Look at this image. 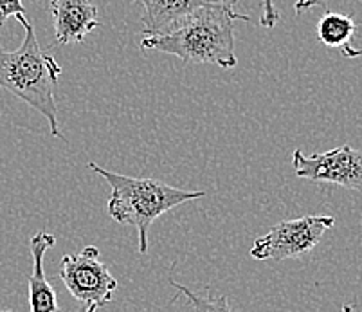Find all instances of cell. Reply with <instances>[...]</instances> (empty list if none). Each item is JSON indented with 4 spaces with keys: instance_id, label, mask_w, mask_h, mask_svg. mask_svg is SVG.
Instances as JSON below:
<instances>
[{
    "instance_id": "6da1fadb",
    "label": "cell",
    "mask_w": 362,
    "mask_h": 312,
    "mask_svg": "<svg viewBox=\"0 0 362 312\" xmlns=\"http://www.w3.org/2000/svg\"><path fill=\"white\" fill-rule=\"evenodd\" d=\"M238 21L249 22L251 18L231 8L206 6L163 35L144 36L141 49L166 52L186 64L233 69L238 64L235 54V24Z\"/></svg>"
},
{
    "instance_id": "7a4b0ae2",
    "label": "cell",
    "mask_w": 362,
    "mask_h": 312,
    "mask_svg": "<svg viewBox=\"0 0 362 312\" xmlns=\"http://www.w3.org/2000/svg\"><path fill=\"white\" fill-rule=\"evenodd\" d=\"M16 21L24 25L25 36L15 51H8L0 44V87L38 110L49 121L51 136L64 139L54 100L62 67L52 54L42 51L31 22L25 16H16Z\"/></svg>"
},
{
    "instance_id": "3957f363",
    "label": "cell",
    "mask_w": 362,
    "mask_h": 312,
    "mask_svg": "<svg viewBox=\"0 0 362 312\" xmlns=\"http://www.w3.org/2000/svg\"><path fill=\"white\" fill-rule=\"evenodd\" d=\"M88 168L100 173L110 185L112 193L108 199V215L119 224L137 228L141 255L148 253V233H150L151 224L160 215L171 212L184 202L206 197V192L173 188L163 180L137 179V177L108 172L96 163H88Z\"/></svg>"
},
{
    "instance_id": "277c9868",
    "label": "cell",
    "mask_w": 362,
    "mask_h": 312,
    "mask_svg": "<svg viewBox=\"0 0 362 312\" xmlns=\"http://www.w3.org/2000/svg\"><path fill=\"white\" fill-rule=\"evenodd\" d=\"M60 278L78 301L81 312H96L112 300L117 280L100 262V249L87 245L80 253L62 258Z\"/></svg>"
},
{
    "instance_id": "5b68a950",
    "label": "cell",
    "mask_w": 362,
    "mask_h": 312,
    "mask_svg": "<svg viewBox=\"0 0 362 312\" xmlns=\"http://www.w3.org/2000/svg\"><path fill=\"white\" fill-rule=\"evenodd\" d=\"M335 224L330 215H308L278 222L267 235L256 238L251 249L255 260L299 258L321 242L322 235Z\"/></svg>"
},
{
    "instance_id": "8992f818",
    "label": "cell",
    "mask_w": 362,
    "mask_h": 312,
    "mask_svg": "<svg viewBox=\"0 0 362 312\" xmlns=\"http://www.w3.org/2000/svg\"><path fill=\"white\" fill-rule=\"evenodd\" d=\"M292 163L299 179L362 190V150H354L348 144L312 156L298 149L292 156Z\"/></svg>"
},
{
    "instance_id": "52a82bcc",
    "label": "cell",
    "mask_w": 362,
    "mask_h": 312,
    "mask_svg": "<svg viewBox=\"0 0 362 312\" xmlns=\"http://www.w3.org/2000/svg\"><path fill=\"white\" fill-rule=\"evenodd\" d=\"M134 2L143 6L141 24H143L144 36L163 35L186 16L206 6H223L235 9L238 4V0H134Z\"/></svg>"
},
{
    "instance_id": "ba28073f",
    "label": "cell",
    "mask_w": 362,
    "mask_h": 312,
    "mask_svg": "<svg viewBox=\"0 0 362 312\" xmlns=\"http://www.w3.org/2000/svg\"><path fill=\"white\" fill-rule=\"evenodd\" d=\"M54 21L56 42L60 45L80 44L98 22V8L90 0H49Z\"/></svg>"
},
{
    "instance_id": "9c48e42d",
    "label": "cell",
    "mask_w": 362,
    "mask_h": 312,
    "mask_svg": "<svg viewBox=\"0 0 362 312\" xmlns=\"http://www.w3.org/2000/svg\"><path fill=\"white\" fill-rule=\"evenodd\" d=\"M56 244L54 235L40 231L29 242L33 255V272L29 277V305L31 312H60L56 292L44 272V256Z\"/></svg>"
},
{
    "instance_id": "30bf717a",
    "label": "cell",
    "mask_w": 362,
    "mask_h": 312,
    "mask_svg": "<svg viewBox=\"0 0 362 312\" xmlns=\"http://www.w3.org/2000/svg\"><path fill=\"white\" fill-rule=\"evenodd\" d=\"M355 29L357 25H355L354 18L342 15V13L328 11L322 15L317 24L319 42L328 47H342L354 36Z\"/></svg>"
},
{
    "instance_id": "8fae6325",
    "label": "cell",
    "mask_w": 362,
    "mask_h": 312,
    "mask_svg": "<svg viewBox=\"0 0 362 312\" xmlns=\"http://www.w3.org/2000/svg\"><path fill=\"white\" fill-rule=\"evenodd\" d=\"M179 289V292H182L187 300L192 301L195 312H233L231 305H229V300L226 296H200V294H195L192 289L184 287L182 284H177V282H171Z\"/></svg>"
},
{
    "instance_id": "7c38bea8",
    "label": "cell",
    "mask_w": 362,
    "mask_h": 312,
    "mask_svg": "<svg viewBox=\"0 0 362 312\" xmlns=\"http://www.w3.org/2000/svg\"><path fill=\"white\" fill-rule=\"evenodd\" d=\"M9 16H25L22 0H0V25H4Z\"/></svg>"
},
{
    "instance_id": "4fadbf2b",
    "label": "cell",
    "mask_w": 362,
    "mask_h": 312,
    "mask_svg": "<svg viewBox=\"0 0 362 312\" xmlns=\"http://www.w3.org/2000/svg\"><path fill=\"white\" fill-rule=\"evenodd\" d=\"M279 21V13L274 8V0H262V16H259V25L267 29H272Z\"/></svg>"
},
{
    "instance_id": "5bb4252c",
    "label": "cell",
    "mask_w": 362,
    "mask_h": 312,
    "mask_svg": "<svg viewBox=\"0 0 362 312\" xmlns=\"http://www.w3.org/2000/svg\"><path fill=\"white\" fill-rule=\"evenodd\" d=\"M327 2L328 0H296L294 9H296V15H303L305 11L312 8H327Z\"/></svg>"
},
{
    "instance_id": "9a60e30c",
    "label": "cell",
    "mask_w": 362,
    "mask_h": 312,
    "mask_svg": "<svg viewBox=\"0 0 362 312\" xmlns=\"http://www.w3.org/2000/svg\"><path fill=\"white\" fill-rule=\"evenodd\" d=\"M342 57L344 58H361L362 49H354L351 45H342Z\"/></svg>"
},
{
    "instance_id": "2e32d148",
    "label": "cell",
    "mask_w": 362,
    "mask_h": 312,
    "mask_svg": "<svg viewBox=\"0 0 362 312\" xmlns=\"http://www.w3.org/2000/svg\"><path fill=\"white\" fill-rule=\"evenodd\" d=\"M342 312H354V307L351 305H342Z\"/></svg>"
},
{
    "instance_id": "e0dca14e",
    "label": "cell",
    "mask_w": 362,
    "mask_h": 312,
    "mask_svg": "<svg viewBox=\"0 0 362 312\" xmlns=\"http://www.w3.org/2000/svg\"><path fill=\"white\" fill-rule=\"evenodd\" d=\"M4 312H13V311H4Z\"/></svg>"
}]
</instances>
